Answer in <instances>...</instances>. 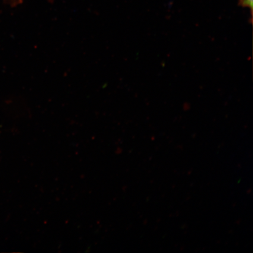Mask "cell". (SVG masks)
<instances>
[{
	"label": "cell",
	"instance_id": "cell-1",
	"mask_svg": "<svg viewBox=\"0 0 253 253\" xmlns=\"http://www.w3.org/2000/svg\"><path fill=\"white\" fill-rule=\"evenodd\" d=\"M239 4L244 7H248L252 11L253 0H239Z\"/></svg>",
	"mask_w": 253,
	"mask_h": 253
}]
</instances>
